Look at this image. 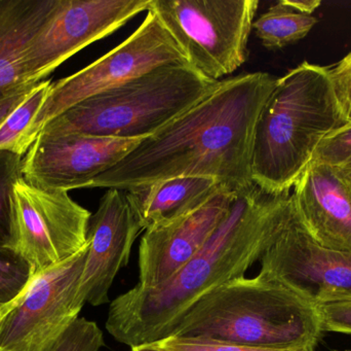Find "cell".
<instances>
[{"mask_svg":"<svg viewBox=\"0 0 351 351\" xmlns=\"http://www.w3.org/2000/svg\"><path fill=\"white\" fill-rule=\"evenodd\" d=\"M276 80L267 72L221 80L212 94L142 140L90 188L127 191L174 177H204L230 193L250 189L256 122Z\"/></svg>","mask_w":351,"mask_h":351,"instance_id":"6da1fadb","label":"cell"},{"mask_svg":"<svg viewBox=\"0 0 351 351\" xmlns=\"http://www.w3.org/2000/svg\"><path fill=\"white\" fill-rule=\"evenodd\" d=\"M254 185L235 196L228 214L202 249L158 288L135 286L109 307L106 330L130 348L165 339L198 298L245 276L260 261L278 227L287 196Z\"/></svg>","mask_w":351,"mask_h":351,"instance_id":"7a4b0ae2","label":"cell"},{"mask_svg":"<svg viewBox=\"0 0 351 351\" xmlns=\"http://www.w3.org/2000/svg\"><path fill=\"white\" fill-rule=\"evenodd\" d=\"M348 123L329 67L303 62L278 78L256 122L254 185L270 195L291 193L322 142Z\"/></svg>","mask_w":351,"mask_h":351,"instance_id":"3957f363","label":"cell"},{"mask_svg":"<svg viewBox=\"0 0 351 351\" xmlns=\"http://www.w3.org/2000/svg\"><path fill=\"white\" fill-rule=\"evenodd\" d=\"M322 332L315 303L259 272L256 278H234L202 295L168 337L302 350L315 348Z\"/></svg>","mask_w":351,"mask_h":351,"instance_id":"277c9868","label":"cell"},{"mask_svg":"<svg viewBox=\"0 0 351 351\" xmlns=\"http://www.w3.org/2000/svg\"><path fill=\"white\" fill-rule=\"evenodd\" d=\"M220 82L190 64L160 66L73 105L40 133L145 139L212 94Z\"/></svg>","mask_w":351,"mask_h":351,"instance_id":"5b68a950","label":"cell"},{"mask_svg":"<svg viewBox=\"0 0 351 351\" xmlns=\"http://www.w3.org/2000/svg\"><path fill=\"white\" fill-rule=\"evenodd\" d=\"M258 0H152L154 12L185 53L190 65L215 82L249 57Z\"/></svg>","mask_w":351,"mask_h":351,"instance_id":"8992f818","label":"cell"},{"mask_svg":"<svg viewBox=\"0 0 351 351\" xmlns=\"http://www.w3.org/2000/svg\"><path fill=\"white\" fill-rule=\"evenodd\" d=\"M12 241L32 275L67 261L88 245L92 214L68 192L35 187L21 177L10 195Z\"/></svg>","mask_w":351,"mask_h":351,"instance_id":"52a82bcc","label":"cell"},{"mask_svg":"<svg viewBox=\"0 0 351 351\" xmlns=\"http://www.w3.org/2000/svg\"><path fill=\"white\" fill-rule=\"evenodd\" d=\"M88 245L67 261L32 275L22 294L0 310V350H55L84 308L77 291Z\"/></svg>","mask_w":351,"mask_h":351,"instance_id":"ba28073f","label":"cell"},{"mask_svg":"<svg viewBox=\"0 0 351 351\" xmlns=\"http://www.w3.org/2000/svg\"><path fill=\"white\" fill-rule=\"evenodd\" d=\"M169 64L189 62L160 18L147 10L139 28L121 45L76 73L53 82L37 119L39 134L73 105Z\"/></svg>","mask_w":351,"mask_h":351,"instance_id":"9c48e42d","label":"cell"},{"mask_svg":"<svg viewBox=\"0 0 351 351\" xmlns=\"http://www.w3.org/2000/svg\"><path fill=\"white\" fill-rule=\"evenodd\" d=\"M260 273L317 304L351 296V253L317 245L301 223L293 193L286 197L274 237L264 251Z\"/></svg>","mask_w":351,"mask_h":351,"instance_id":"30bf717a","label":"cell"},{"mask_svg":"<svg viewBox=\"0 0 351 351\" xmlns=\"http://www.w3.org/2000/svg\"><path fill=\"white\" fill-rule=\"evenodd\" d=\"M152 0H56L26 52L27 78H43L66 60L148 10Z\"/></svg>","mask_w":351,"mask_h":351,"instance_id":"8fae6325","label":"cell"},{"mask_svg":"<svg viewBox=\"0 0 351 351\" xmlns=\"http://www.w3.org/2000/svg\"><path fill=\"white\" fill-rule=\"evenodd\" d=\"M142 140L40 133L23 158L22 177L41 189H88Z\"/></svg>","mask_w":351,"mask_h":351,"instance_id":"7c38bea8","label":"cell"},{"mask_svg":"<svg viewBox=\"0 0 351 351\" xmlns=\"http://www.w3.org/2000/svg\"><path fill=\"white\" fill-rule=\"evenodd\" d=\"M142 231L125 191L109 189L88 225V253L77 291L82 306L109 302L113 282L129 264L134 243Z\"/></svg>","mask_w":351,"mask_h":351,"instance_id":"4fadbf2b","label":"cell"},{"mask_svg":"<svg viewBox=\"0 0 351 351\" xmlns=\"http://www.w3.org/2000/svg\"><path fill=\"white\" fill-rule=\"evenodd\" d=\"M235 196L221 190L193 212L145 230L139 247L138 286L154 288L171 280L212 237Z\"/></svg>","mask_w":351,"mask_h":351,"instance_id":"5bb4252c","label":"cell"},{"mask_svg":"<svg viewBox=\"0 0 351 351\" xmlns=\"http://www.w3.org/2000/svg\"><path fill=\"white\" fill-rule=\"evenodd\" d=\"M309 236L322 247L351 253V181L331 165L311 162L294 187Z\"/></svg>","mask_w":351,"mask_h":351,"instance_id":"9a60e30c","label":"cell"},{"mask_svg":"<svg viewBox=\"0 0 351 351\" xmlns=\"http://www.w3.org/2000/svg\"><path fill=\"white\" fill-rule=\"evenodd\" d=\"M56 0H0V96L35 84L27 78L26 52Z\"/></svg>","mask_w":351,"mask_h":351,"instance_id":"2e32d148","label":"cell"},{"mask_svg":"<svg viewBox=\"0 0 351 351\" xmlns=\"http://www.w3.org/2000/svg\"><path fill=\"white\" fill-rule=\"evenodd\" d=\"M221 190L212 177H180L133 188L125 194L145 231L193 212Z\"/></svg>","mask_w":351,"mask_h":351,"instance_id":"e0dca14e","label":"cell"},{"mask_svg":"<svg viewBox=\"0 0 351 351\" xmlns=\"http://www.w3.org/2000/svg\"><path fill=\"white\" fill-rule=\"evenodd\" d=\"M51 84V80L35 84L26 98L4 120L0 125V150L24 158L38 137L37 119L47 102Z\"/></svg>","mask_w":351,"mask_h":351,"instance_id":"ac0fdd59","label":"cell"},{"mask_svg":"<svg viewBox=\"0 0 351 351\" xmlns=\"http://www.w3.org/2000/svg\"><path fill=\"white\" fill-rule=\"evenodd\" d=\"M317 23L313 14H304L280 0L254 21L253 29L262 45L278 49L304 38Z\"/></svg>","mask_w":351,"mask_h":351,"instance_id":"d6986e66","label":"cell"},{"mask_svg":"<svg viewBox=\"0 0 351 351\" xmlns=\"http://www.w3.org/2000/svg\"><path fill=\"white\" fill-rule=\"evenodd\" d=\"M22 157L0 150V251H10L12 247L10 195L22 177Z\"/></svg>","mask_w":351,"mask_h":351,"instance_id":"ffe728a7","label":"cell"},{"mask_svg":"<svg viewBox=\"0 0 351 351\" xmlns=\"http://www.w3.org/2000/svg\"><path fill=\"white\" fill-rule=\"evenodd\" d=\"M32 278L30 266L10 251H0V310L14 302Z\"/></svg>","mask_w":351,"mask_h":351,"instance_id":"44dd1931","label":"cell"},{"mask_svg":"<svg viewBox=\"0 0 351 351\" xmlns=\"http://www.w3.org/2000/svg\"><path fill=\"white\" fill-rule=\"evenodd\" d=\"M313 162L331 165L351 181V123L336 130L322 142Z\"/></svg>","mask_w":351,"mask_h":351,"instance_id":"7402d4cb","label":"cell"},{"mask_svg":"<svg viewBox=\"0 0 351 351\" xmlns=\"http://www.w3.org/2000/svg\"><path fill=\"white\" fill-rule=\"evenodd\" d=\"M315 305L322 331L351 335V296L334 297Z\"/></svg>","mask_w":351,"mask_h":351,"instance_id":"603a6c76","label":"cell"},{"mask_svg":"<svg viewBox=\"0 0 351 351\" xmlns=\"http://www.w3.org/2000/svg\"><path fill=\"white\" fill-rule=\"evenodd\" d=\"M154 346L166 351H313V348L302 350H271V348H254L237 346L208 340L186 339V338L168 337L154 342Z\"/></svg>","mask_w":351,"mask_h":351,"instance_id":"cb8c5ba5","label":"cell"},{"mask_svg":"<svg viewBox=\"0 0 351 351\" xmlns=\"http://www.w3.org/2000/svg\"><path fill=\"white\" fill-rule=\"evenodd\" d=\"M329 76L344 117L351 123V52L329 68Z\"/></svg>","mask_w":351,"mask_h":351,"instance_id":"d4e9b609","label":"cell"},{"mask_svg":"<svg viewBox=\"0 0 351 351\" xmlns=\"http://www.w3.org/2000/svg\"><path fill=\"white\" fill-rule=\"evenodd\" d=\"M35 84L21 87L16 90L10 91L8 94L0 96V125L3 123L8 115L26 98L27 95L34 88Z\"/></svg>","mask_w":351,"mask_h":351,"instance_id":"484cf974","label":"cell"},{"mask_svg":"<svg viewBox=\"0 0 351 351\" xmlns=\"http://www.w3.org/2000/svg\"><path fill=\"white\" fill-rule=\"evenodd\" d=\"M287 2L295 10L307 14H313L322 4L319 0H287Z\"/></svg>","mask_w":351,"mask_h":351,"instance_id":"4316f807","label":"cell"},{"mask_svg":"<svg viewBox=\"0 0 351 351\" xmlns=\"http://www.w3.org/2000/svg\"><path fill=\"white\" fill-rule=\"evenodd\" d=\"M134 348L136 351H166L156 348L154 344H146V346H136V348Z\"/></svg>","mask_w":351,"mask_h":351,"instance_id":"83f0119b","label":"cell"},{"mask_svg":"<svg viewBox=\"0 0 351 351\" xmlns=\"http://www.w3.org/2000/svg\"><path fill=\"white\" fill-rule=\"evenodd\" d=\"M131 351H136L134 348H131Z\"/></svg>","mask_w":351,"mask_h":351,"instance_id":"f1b7e54d","label":"cell"},{"mask_svg":"<svg viewBox=\"0 0 351 351\" xmlns=\"http://www.w3.org/2000/svg\"><path fill=\"white\" fill-rule=\"evenodd\" d=\"M0 351H1V350H0Z\"/></svg>","mask_w":351,"mask_h":351,"instance_id":"f546056e","label":"cell"},{"mask_svg":"<svg viewBox=\"0 0 351 351\" xmlns=\"http://www.w3.org/2000/svg\"><path fill=\"white\" fill-rule=\"evenodd\" d=\"M351 351V350H350Z\"/></svg>","mask_w":351,"mask_h":351,"instance_id":"4dcf8cb0","label":"cell"}]
</instances>
